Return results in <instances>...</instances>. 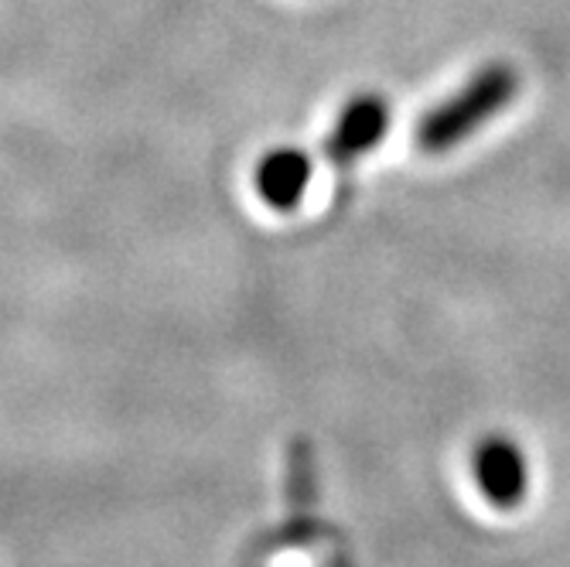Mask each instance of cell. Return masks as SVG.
Returning <instances> with one entry per match:
<instances>
[{
  "instance_id": "4",
  "label": "cell",
  "mask_w": 570,
  "mask_h": 567,
  "mask_svg": "<svg viewBox=\"0 0 570 567\" xmlns=\"http://www.w3.org/2000/svg\"><path fill=\"white\" fill-rule=\"evenodd\" d=\"M253 185L274 213H294L311 185V158L297 147H277L256 162Z\"/></svg>"
},
{
  "instance_id": "1",
  "label": "cell",
  "mask_w": 570,
  "mask_h": 567,
  "mask_svg": "<svg viewBox=\"0 0 570 567\" xmlns=\"http://www.w3.org/2000/svg\"><path fill=\"white\" fill-rule=\"evenodd\" d=\"M520 92V72L512 66H485L464 82L458 92H451L434 110H428L413 130V144L421 154H448L461 147L475 130H482L489 120H495Z\"/></svg>"
},
{
  "instance_id": "3",
  "label": "cell",
  "mask_w": 570,
  "mask_h": 567,
  "mask_svg": "<svg viewBox=\"0 0 570 567\" xmlns=\"http://www.w3.org/2000/svg\"><path fill=\"white\" fill-rule=\"evenodd\" d=\"M472 469H475V482H479L482 496L492 506L512 509V506L523 502V496H527V458L509 438H499V434L485 438L475 448Z\"/></svg>"
},
{
  "instance_id": "2",
  "label": "cell",
  "mask_w": 570,
  "mask_h": 567,
  "mask_svg": "<svg viewBox=\"0 0 570 567\" xmlns=\"http://www.w3.org/2000/svg\"><path fill=\"white\" fill-rule=\"evenodd\" d=\"M390 130V102L376 92H358L355 99H348L328 140H325V154L332 165H352L362 154H370L373 147H380V140Z\"/></svg>"
}]
</instances>
